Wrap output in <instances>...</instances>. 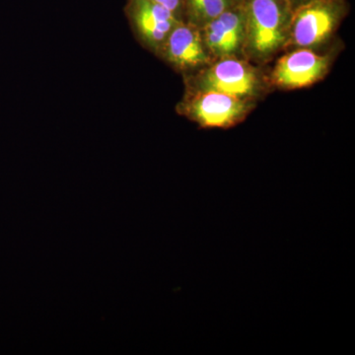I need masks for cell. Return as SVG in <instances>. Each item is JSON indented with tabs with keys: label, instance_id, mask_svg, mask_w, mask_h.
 <instances>
[{
	"label": "cell",
	"instance_id": "1",
	"mask_svg": "<svg viewBox=\"0 0 355 355\" xmlns=\"http://www.w3.org/2000/svg\"><path fill=\"white\" fill-rule=\"evenodd\" d=\"M286 1L250 0L245 7V40L258 57L272 55L286 41Z\"/></svg>",
	"mask_w": 355,
	"mask_h": 355
},
{
	"label": "cell",
	"instance_id": "2",
	"mask_svg": "<svg viewBox=\"0 0 355 355\" xmlns=\"http://www.w3.org/2000/svg\"><path fill=\"white\" fill-rule=\"evenodd\" d=\"M127 15L137 38L147 48L160 53L179 17L153 0H128Z\"/></svg>",
	"mask_w": 355,
	"mask_h": 355
},
{
	"label": "cell",
	"instance_id": "3",
	"mask_svg": "<svg viewBox=\"0 0 355 355\" xmlns=\"http://www.w3.org/2000/svg\"><path fill=\"white\" fill-rule=\"evenodd\" d=\"M247 103L240 97L203 90L189 104L191 118L202 128H229L241 120Z\"/></svg>",
	"mask_w": 355,
	"mask_h": 355
},
{
	"label": "cell",
	"instance_id": "4",
	"mask_svg": "<svg viewBox=\"0 0 355 355\" xmlns=\"http://www.w3.org/2000/svg\"><path fill=\"white\" fill-rule=\"evenodd\" d=\"M335 23L333 6L324 0H312L299 7L292 18V43L303 48L320 44L333 31Z\"/></svg>",
	"mask_w": 355,
	"mask_h": 355
},
{
	"label": "cell",
	"instance_id": "5",
	"mask_svg": "<svg viewBox=\"0 0 355 355\" xmlns=\"http://www.w3.org/2000/svg\"><path fill=\"white\" fill-rule=\"evenodd\" d=\"M203 43L214 55L230 57L246 41L244 8L232 7L203 26Z\"/></svg>",
	"mask_w": 355,
	"mask_h": 355
},
{
	"label": "cell",
	"instance_id": "6",
	"mask_svg": "<svg viewBox=\"0 0 355 355\" xmlns=\"http://www.w3.org/2000/svg\"><path fill=\"white\" fill-rule=\"evenodd\" d=\"M327 67V58L312 51H292L277 62L272 72V78L280 87L302 88L316 83L326 72Z\"/></svg>",
	"mask_w": 355,
	"mask_h": 355
},
{
	"label": "cell",
	"instance_id": "7",
	"mask_svg": "<svg viewBox=\"0 0 355 355\" xmlns=\"http://www.w3.org/2000/svg\"><path fill=\"white\" fill-rule=\"evenodd\" d=\"M258 79L249 65L235 60L224 58L210 67L202 79L203 90L217 91L243 98L253 94Z\"/></svg>",
	"mask_w": 355,
	"mask_h": 355
},
{
	"label": "cell",
	"instance_id": "8",
	"mask_svg": "<svg viewBox=\"0 0 355 355\" xmlns=\"http://www.w3.org/2000/svg\"><path fill=\"white\" fill-rule=\"evenodd\" d=\"M160 53L179 69H190L207 62L205 44L197 26L180 21L166 40Z\"/></svg>",
	"mask_w": 355,
	"mask_h": 355
},
{
	"label": "cell",
	"instance_id": "9",
	"mask_svg": "<svg viewBox=\"0 0 355 355\" xmlns=\"http://www.w3.org/2000/svg\"><path fill=\"white\" fill-rule=\"evenodd\" d=\"M191 24L205 26L232 7V0H184Z\"/></svg>",
	"mask_w": 355,
	"mask_h": 355
},
{
	"label": "cell",
	"instance_id": "10",
	"mask_svg": "<svg viewBox=\"0 0 355 355\" xmlns=\"http://www.w3.org/2000/svg\"><path fill=\"white\" fill-rule=\"evenodd\" d=\"M156 3L160 4V6H164L168 10L171 12L176 14L181 10L182 6H183L184 0H153Z\"/></svg>",
	"mask_w": 355,
	"mask_h": 355
},
{
	"label": "cell",
	"instance_id": "11",
	"mask_svg": "<svg viewBox=\"0 0 355 355\" xmlns=\"http://www.w3.org/2000/svg\"><path fill=\"white\" fill-rule=\"evenodd\" d=\"M288 1V0H286ZM291 1H311V0H291Z\"/></svg>",
	"mask_w": 355,
	"mask_h": 355
}]
</instances>
